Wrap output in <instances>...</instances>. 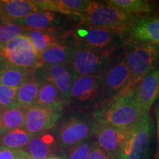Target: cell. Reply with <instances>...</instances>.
<instances>
[{
	"instance_id": "6da1fadb",
	"label": "cell",
	"mask_w": 159,
	"mask_h": 159,
	"mask_svg": "<svg viewBox=\"0 0 159 159\" xmlns=\"http://www.w3.org/2000/svg\"><path fill=\"white\" fill-rule=\"evenodd\" d=\"M134 91L111 97L97 107L93 114L97 124L125 130L136 125L144 114L135 99Z\"/></svg>"
},
{
	"instance_id": "7a4b0ae2",
	"label": "cell",
	"mask_w": 159,
	"mask_h": 159,
	"mask_svg": "<svg viewBox=\"0 0 159 159\" xmlns=\"http://www.w3.org/2000/svg\"><path fill=\"white\" fill-rule=\"evenodd\" d=\"M89 28L113 30L125 32L140 19L139 16L125 13L114 7L97 2H89L80 16Z\"/></svg>"
},
{
	"instance_id": "3957f363",
	"label": "cell",
	"mask_w": 159,
	"mask_h": 159,
	"mask_svg": "<svg viewBox=\"0 0 159 159\" xmlns=\"http://www.w3.org/2000/svg\"><path fill=\"white\" fill-rule=\"evenodd\" d=\"M97 125L93 116L78 113L71 114L57 125L55 139L62 150H69L92 138Z\"/></svg>"
},
{
	"instance_id": "277c9868",
	"label": "cell",
	"mask_w": 159,
	"mask_h": 159,
	"mask_svg": "<svg viewBox=\"0 0 159 159\" xmlns=\"http://www.w3.org/2000/svg\"><path fill=\"white\" fill-rule=\"evenodd\" d=\"M124 58L130 70L132 85L136 89L143 77L156 66L159 61V45L135 42L127 49Z\"/></svg>"
},
{
	"instance_id": "5b68a950",
	"label": "cell",
	"mask_w": 159,
	"mask_h": 159,
	"mask_svg": "<svg viewBox=\"0 0 159 159\" xmlns=\"http://www.w3.org/2000/svg\"><path fill=\"white\" fill-rule=\"evenodd\" d=\"M152 133L150 115L144 114L128 130L118 159H149Z\"/></svg>"
},
{
	"instance_id": "8992f818",
	"label": "cell",
	"mask_w": 159,
	"mask_h": 159,
	"mask_svg": "<svg viewBox=\"0 0 159 159\" xmlns=\"http://www.w3.org/2000/svg\"><path fill=\"white\" fill-rule=\"evenodd\" d=\"M111 63V56L77 42L73 47L68 65L76 77L102 75Z\"/></svg>"
},
{
	"instance_id": "52a82bcc",
	"label": "cell",
	"mask_w": 159,
	"mask_h": 159,
	"mask_svg": "<svg viewBox=\"0 0 159 159\" xmlns=\"http://www.w3.org/2000/svg\"><path fill=\"white\" fill-rule=\"evenodd\" d=\"M0 61L32 71L41 68L39 54L24 34L0 46Z\"/></svg>"
},
{
	"instance_id": "ba28073f",
	"label": "cell",
	"mask_w": 159,
	"mask_h": 159,
	"mask_svg": "<svg viewBox=\"0 0 159 159\" xmlns=\"http://www.w3.org/2000/svg\"><path fill=\"white\" fill-rule=\"evenodd\" d=\"M134 90L130 70L124 57L111 62L101 75V97L111 98Z\"/></svg>"
},
{
	"instance_id": "9c48e42d",
	"label": "cell",
	"mask_w": 159,
	"mask_h": 159,
	"mask_svg": "<svg viewBox=\"0 0 159 159\" xmlns=\"http://www.w3.org/2000/svg\"><path fill=\"white\" fill-rule=\"evenodd\" d=\"M123 33L119 30L89 27V29L77 30L75 39L77 42L111 56L122 42Z\"/></svg>"
},
{
	"instance_id": "30bf717a",
	"label": "cell",
	"mask_w": 159,
	"mask_h": 159,
	"mask_svg": "<svg viewBox=\"0 0 159 159\" xmlns=\"http://www.w3.org/2000/svg\"><path fill=\"white\" fill-rule=\"evenodd\" d=\"M62 108L34 105L26 111L24 128L34 137L51 130L62 116Z\"/></svg>"
},
{
	"instance_id": "8fae6325",
	"label": "cell",
	"mask_w": 159,
	"mask_h": 159,
	"mask_svg": "<svg viewBox=\"0 0 159 159\" xmlns=\"http://www.w3.org/2000/svg\"><path fill=\"white\" fill-rule=\"evenodd\" d=\"M36 73L39 77L52 83L67 104L70 103L71 89L76 76L68 64L43 66L37 69Z\"/></svg>"
},
{
	"instance_id": "7c38bea8",
	"label": "cell",
	"mask_w": 159,
	"mask_h": 159,
	"mask_svg": "<svg viewBox=\"0 0 159 159\" xmlns=\"http://www.w3.org/2000/svg\"><path fill=\"white\" fill-rule=\"evenodd\" d=\"M129 130L97 124L94 134L95 142L113 159H118Z\"/></svg>"
},
{
	"instance_id": "4fadbf2b",
	"label": "cell",
	"mask_w": 159,
	"mask_h": 159,
	"mask_svg": "<svg viewBox=\"0 0 159 159\" xmlns=\"http://www.w3.org/2000/svg\"><path fill=\"white\" fill-rule=\"evenodd\" d=\"M101 97V75L76 77L70 92V103L85 105Z\"/></svg>"
},
{
	"instance_id": "5bb4252c",
	"label": "cell",
	"mask_w": 159,
	"mask_h": 159,
	"mask_svg": "<svg viewBox=\"0 0 159 159\" xmlns=\"http://www.w3.org/2000/svg\"><path fill=\"white\" fill-rule=\"evenodd\" d=\"M135 99L144 114H149L159 94V67L149 72L135 89Z\"/></svg>"
},
{
	"instance_id": "9a60e30c",
	"label": "cell",
	"mask_w": 159,
	"mask_h": 159,
	"mask_svg": "<svg viewBox=\"0 0 159 159\" xmlns=\"http://www.w3.org/2000/svg\"><path fill=\"white\" fill-rule=\"evenodd\" d=\"M66 17L52 11H41L33 13L15 23L23 26L28 30H59L64 25Z\"/></svg>"
},
{
	"instance_id": "2e32d148",
	"label": "cell",
	"mask_w": 159,
	"mask_h": 159,
	"mask_svg": "<svg viewBox=\"0 0 159 159\" xmlns=\"http://www.w3.org/2000/svg\"><path fill=\"white\" fill-rule=\"evenodd\" d=\"M128 31L135 42H149L159 45V16L139 19Z\"/></svg>"
},
{
	"instance_id": "e0dca14e",
	"label": "cell",
	"mask_w": 159,
	"mask_h": 159,
	"mask_svg": "<svg viewBox=\"0 0 159 159\" xmlns=\"http://www.w3.org/2000/svg\"><path fill=\"white\" fill-rule=\"evenodd\" d=\"M75 43V39H63L39 54L41 68L43 66L68 64Z\"/></svg>"
},
{
	"instance_id": "ac0fdd59",
	"label": "cell",
	"mask_w": 159,
	"mask_h": 159,
	"mask_svg": "<svg viewBox=\"0 0 159 159\" xmlns=\"http://www.w3.org/2000/svg\"><path fill=\"white\" fill-rule=\"evenodd\" d=\"M41 11H52L64 16L80 17L89 2L85 0H42L35 1Z\"/></svg>"
},
{
	"instance_id": "d6986e66",
	"label": "cell",
	"mask_w": 159,
	"mask_h": 159,
	"mask_svg": "<svg viewBox=\"0 0 159 159\" xmlns=\"http://www.w3.org/2000/svg\"><path fill=\"white\" fill-rule=\"evenodd\" d=\"M35 0H3L2 16L6 21L15 22L36 12H41Z\"/></svg>"
},
{
	"instance_id": "ffe728a7",
	"label": "cell",
	"mask_w": 159,
	"mask_h": 159,
	"mask_svg": "<svg viewBox=\"0 0 159 159\" xmlns=\"http://www.w3.org/2000/svg\"><path fill=\"white\" fill-rule=\"evenodd\" d=\"M56 142L52 134L43 133L33 137L25 151L33 159H51L56 150Z\"/></svg>"
},
{
	"instance_id": "44dd1931",
	"label": "cell",
	"mask_w": 159,
	"mask_h": 159,
	"mask_svg": "<svg viewBox=\"0 0 159 159\" xmlns=\"http://www.w3.org/2000/svg\"><path fill=\"white\" fill-rule=\"evenodd\" d=\"M39 77L41 79V84L35 105L63 109V106L67 105V103L58 89L50 81L41 77Z\"/></svg>"
},
{
	"instance_id": "7402d4cb",
	"label": "cell",
	"mask_w": 159,
	"mask_h": 159,
	"mask_svg": "<svg viewBox=\"0 0 159 159\" xmlns=\"http://www.w3.org/2000/svg\"><path fill=\"white\" fill-rule=\"evenodd\" d=\"M41 84V79L35 71L27 80L17 89L16 99L19 106L26 109L35 105Z\"/></svg>"
},
{
	"instance_id": "603a6c76",
	"label": "cell",
	"mask_w": 159,
	"mask_h": 159,
	"mask_svg": "<svg viewBox=\"0 0 159 159\" xmlns=\"http://www.w3.org/2000/svg\"><path fill=\"white\" fill-rule=\"evenodd\" d=\"M32 72L33 71L0 61V84L5 86L18 89L27 80Z\"/></svg>"
},
{
	"instance_id": "cb8c5ba5",
	"label": "cell",
	"mask_w": 159,
	"mask_h": 159,
	"mask_svg": "<svg viewBox=\"0 0 159 159\" xmlns=\"http://www.w3.org/2000/svg\"><path fill=\"white\" fill-rule=\"evenodd\" d=\"M24 35L28 38L39 54H41L46 49L63 39H62L63 35L59 30H27L24 33Z\"/></svg>"
},
{
	"instance_id": "d4e9b609",
	"label": "cell",
	"mask_w": 159,
	"mask_h": 159,
	"mask_svg": "<svg viewBox=\"0 0 159 159\" xmlns=\"http://www.w3.org/2000/svg\"><path fill=\"white\" fill-rule=\"evenodd\" d=\"M27 109L21 106L13 108H2L1 114V128L2 134L17 128H24Z\"/></svg>"
},
{
	"instance_id": "484cf974",
	"label": "cell",
	"mask_w": 159,
	"mask_h": 159,
	"mask_svg": "<svg viewBox=\"0 0 159 159\" xmlns=\"http://www.w3.org/2000/svg\"><path fill=\"white\" fill-rule=\"evenodd\" d=\"M33 136L25 128H17L0 134V147L13 150H24Z\"/></svg>"
},
{
	"instance_id": "4316f807",
	"label": "cell",
	"mask_w": 159,
	"mask_h": 159,
	"mask_svg": "<svg viewBox=\"0 0 159 159\" xmlns=\"http://www.w3.org/2000/svg\"><path fill=\"white\" fill-rule=\"evenodd\" d=\"M107 5L114 7L128 14L139 16L152 11V5L148 1L142 0H109Z\"/></svg>"
},
{
	"instance_id": "83f0119b",
	"label": "cell",
	"mask_w": 159,
	"mask_h": 159,
	"mask_svg": "<svg viewBox=\"0 0 159 159\" xmlns=\"http://www.w3.org/2000/svg\"><path fill=\"white\" fill-rule=\"evenodd\" d=\"M27 30L15 22L0 21V46L5 44L19 35H23Z\"/></svg>"
},
{
	"instance_id": "f1b7e54d",
	"label": "cell",
	"mask_w": 159,
	"mask_h": 159,
	"mask_svg": "<svg viewBox=\"0 0 159 159\" xmlns=\"http://www.w3.org/2000/svg\"><path fill=\"white\" fill-rule=\"evenodd\" d=\"M94 144L92 138L65 150L66 159H88L91 148Z\"/></svg>"
},
{
	"instance_id": "f546056e",
	"label": "cell",
	"mask_w": 159,
	"mask_h": 159,
	"mask_svg": "<svg viewBox=\"0 0 159 159\" xmlns=\"http://www.w3.org/2000/svg\"><path fill=\"white\" fill-rule=\"evenodd\" d=\"M17 89L0 84V105L2 108H13L19 106L16 99Z\"/></svg>"
},
{
	"instance_id": "4dcf8cb0",
	"label": "cell",
	"mask_w": 159,
	"mask_h": 159,
	"mask_svg": "<svg viewBox=\"0 0 159 159\" xmlns=\"http://www.w3.org/2000/svg\"><path fill=\"white\" fill-rule=\"evenodd\" d=\"M88 159H113L108 156L106 152H105L102 149L99 148L94 141V144L91 148L90 153H89Z\"/></svg>"
},
{
	"instance_id": "1f68e13d",
	"label": "cell",
	"mask_w": 159,
	"mask_h": 159,
	"mask_svg": "<svg viewBox=\"0 0 159 159\" xmlns=\"http://www.w3.org/2000/svg\"><path fill=\"white\" fill-rule=\"evenodd\" d=\"M21 150L5 148L0 147V159H16Z\"/></svg>"
},
{
	"instance_id": "d6a6232c",
	"label": "cell",
	"mask_w": 159,
	"mask_h": 159,
	"mask_svg": "<svg viewBox=\"0 0 159 159\" xmlns=\"http://www.w3.org/2000/svg\"><path fill=\"white\" fill-rule=\"evenodd\" d=\"M157 123V150L155 159H159V116L156 114Z\"/></svg>"
},
{
	"instance_id": "836d02e7",
	"label": "cell",
	"mask_w": 159,
	"mask_h": 159,
	"mask_svg": "<svg viewBox=\"0 0 159 159\" xmlns=\"http://www.w3.org/2000/svg\"><path fill=\"white\" fill-rule=\"evenodd\" d=\"M16 159H33L24 150H21L19 156Z\"/></svg>"
},
{
	"instance_id": "e575fe53",
	"label": "cell",
	"mask_w": 159,
	"mask_h": 159,
	"mask_svg": "<svg viewBox=\"0 0 159 159\" xmlns=\"http://www.w3.org/2000/svg\"><path fill=\"white\" fill-rule=\"evenodd\" d=\"M156 114L159 116V94L156 99Z\"/></svg>"
},
{
	"instance_id": "d590c367",
	"label": "cell",
	"mask_w": 159,
	"mask_h": 159,
	"mask_svg": "<svg viewBox=\"0 0 159 159\" xmlns=\"http://www.w3.org/2000/svg\"><path fill=\"white\" fill-rule=\"evenodd\" d=\"M2 7H3V1H0V21H5V20H3L2 19Z\"/></svg>"
},
{
	"instance_id": "8d00e7d4",
	"label": "cell",
	"mask_w": 159,
	"mask_h": 159,
	"mask_svg": "<svg viewBox=\"0 0 159 159\" xmlns=\"http://www.w3.org/2000/svg\"><path fill=\"white\" fill-rule=\"evenodd\" d=\"M2 108L0 105V119H1V114H2ZM2 134V128H1V122H0V134Z\"/></svg>"
},
{
	"instance_id": "74e56055",
	"label": "cell",
	"mask_w": 159,
	"mask_h": 159,
	"mask_svg": "<svg viewBox=\"0 0 159 159\" xmlns=\"http://www.w3.org/2000/svg\"><path fill=\"white\" fill-rule=\"evenodd\" d=\"M51 159H60V158H51Z\"/></svg>"
}]
</instances>
